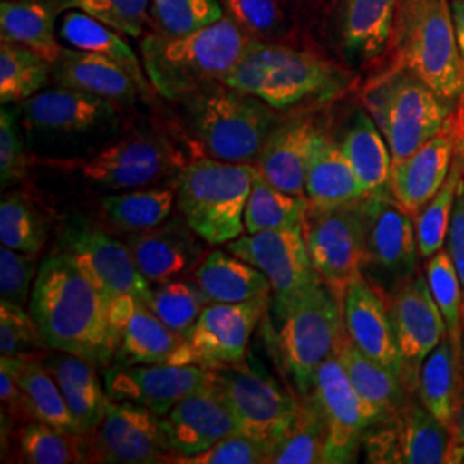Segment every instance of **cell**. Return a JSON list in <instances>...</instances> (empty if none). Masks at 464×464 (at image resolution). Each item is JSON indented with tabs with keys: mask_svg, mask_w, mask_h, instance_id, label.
I'll return each mask as SVG.
<instances>
[{
	"mask_svg": "<svg viewBox=\"0 0 464 464\" xmlns=\"http://www.w3.org/2000/svg\"><path fill=\"white\" fill-rule=\"evenodd\" d=\"M19 387L26 418L82 435L78 423L67 406L64 394L61 392L44 360H38L34 354L26 362L21 372Z\"/></svg>",
	"mask_w": 464,
	"mask_h": 464,
	"instance_id": "ab89813d",
	"label": "cell"
},
{
	"mask_svg": "<svg viewBox=\"0 0 464 464\" xmlns=\"http://www.w3.org/2000/svg\"><path fill=\"white\" fill-rule=\"evenodd\" d=\"M392 44L399 64L442 99H463L464 72L449 0H399Z\"/></svg>",
	"mask_w": 464,
	"mask_h": 464,
	"instance_id": "52a82bcc",
	"label": "cell"
},
{
	"mask_svg": "<svg viewBox=\"0 0 464 464\" xmlns=\"http://www.w3.org/2000/svg\"><path fill=\"white\" fill-rule=\"evenodd\" d=\"M310 201L306 197L285 193L268 183L258 172L255 174L253 188L245 208V229L248 234L303 227Z\"/></svg>",
	"mask_w": 464,
	"mask_h": 464,
	"instance_id": "60d3db41",
	"label": "cell"
},
{
	"mask_svg": "<svg viewBox=\"0 0 464 464\" xmlns=\"http://www.w3.org/2000/svg\"><path fill=\"white\" fill-rule=\"evenodd\" d=\"M42 360L64 394L80 433L86 435L97 429L109 402V396L97 375V366L63 351Z\"/></svg>",
	"mask_w": 464,
	"mask_h": 464,
	"instance_id": "836d02e7",
	"label": "cell"
},
{
	"mask_svg": "<svg viewBox=\"0 0 464 464\" xmlns=\"http://www.w3.org/2000/svg\"><path fill=\"white\" fill-rule=\"evenodd\" d=\"M448 251L464 289V179L458 191L448 234Z\"/></svg>",
	"mask_w": 464,
	"mask_h": 464,
	"instance_id": "6f0895ef",
	"label": "cell"
},
{
	"mask_svg": "<svg viewBox=\"0 0 464 464\" xmlns=\"http://www.w3.org/2000/svg\"><path fill=\"white\" fill-rule=\"evenodd\" d=\"M36 272V255L17 249L0 248V296L4 301L24 306L32 295Z\"/></svg>",
	"mask_w": 464,
	"mask_h": 464,
	"instance_id": "11a10c76",
	"label": "cell"
},
{
	"mask_svg": "<svg viewBox=\"0 0 464 464\" xmlns=\"http://www.w3.org/2000/svg\"><path fill=\"white\" fill-rule=\"evenodd\" d=\"M335 354L356 392L375 406L382 415L398 411L411 398L402 379L363 354L349 339L348 332L343 334Z\"/></svg>",
	"mask_w": 464,
	"mask_h": 464,
	"instance_id": "8d00e7d4",
	"label": "cell"
},
{
	"mask_svg": "<svg viewBox=\"0 0 464 464\" xmlns=\"http://www.w3.org/2000/svg\"><path fill=\"white\" fill-rule=\"evenodd\" d=\"M463 179V157L458 141V149L452 167L449 170L448 179L435 193V197L413 217L420 256L430 258L435 253L444 249L458 191Z\"/></svg>",
	"mask_w": 464,
	"mask_h": 464,
	"instance_id": "7bdbcfd3",
	"label": "cell"
},
{
	"mask_svg": "<svg viewBox=\"0 0 464 464\" xmlns=\"http://www.w3.org/2000/svg\"><path fill=\"white\" fill-rule=\"evenodd\" d=\"M431 298L439 306L449 337L461 351L464 335V289L448 249H440L425 266Z\"/></svg>",
	"mask_w": 464,
	"mask_h": 464,
	"instance_id": "bcb514c9",
	"label": "cell"
},
{
	"mask_svg": "<svg viewBox=\"0 0 464 464\" xmlns=\"http://www.w3.org/2000/svg\"><path fill=\"white\" fill-rule=\"evenodd\" d=\"M30 315L45 348L80 356L103 372L114 363L117 341L109 299L66 253H53L42 262Z\"/></svg>",
	"mask_w": 464,
	"mask_h": 464,
	"instance_id": "6da1fadb",
	"label": "cell"
},
{
	"mask_svg": "<svg viewBox=\"0 0 464 464\" xmlns=\"http://www.w3.org/2000/svg\"><path fill=\"white\" fill-rule=\"evenodd\" d=\"M105 392L111 401L145 406L155 415H166L181 399L212 383V370L199 365H121L105 372Z\"/></svg>",
	"mask_w": 464,
	"mask_h": 464,
	"instance_id": "7402d4cb",
	"label": "cell"
},
{
	"mask_svg": "<svg viewBox=\"0 0 464 464\" xmlns=\"http://www.w3.org/2000/svg\"><path fill=\"white\" fill-rule=\"evenodd\" d=\"M226 16L255 42H268L285 32L279 0H220Z\"/></svg>",
	"mask_w": 464,
	"mask_h": 464,
	"instance_id": "816d5d0a",
	"label": "cell"
},
{
	"mask_svg": "<svg viewBox=\"0 0 464 464\" xmlns=\"http://www.w3.org/2000/svg\"><path fill=\"white\" fill-rule=\"evenodd\" d=\"M34 356V353L24 354H13V356H2L0 358V401H2V418L11 421L26 418L23 399H21V387L19 379L21 372L26 365V362Z\"/></svg>",
	"mask_w": 464,
	"mask_h": 464,
	"instance_id": "9f6ffc18",
	"label": "cell"
},
{
	"mask_svg": "<svg viewBox=\"0 0 464 464\" xmlns=\"http://www.w3.org/2000/svg\"><path fill=\"white\" fill-rule=\"evenodd\" d=\"M191 276L212 303H243L272 293L262 270L224 249L210 251Z\"/></svg>",
	"mask_w": 464,
	"mask_h": 464,
	"instance_id": "e575fe53",
	"label": "cell"
},
{
	"mask_svg": "<svg viewBox=\"0 0 464 464\" xmlns=\"http://www.w3.org/2000/svg\"><path fill=\"white\" fill-rule=\"evenodd\" d=\"M450 431H452V440L454 442L464 444V402L463 406L459 408V411H458V416L454 420V425H452Z\"/></svg>",
	"mask_w": 464,
	"mask_h": 464,
	"instance_id": "91938a15",
	"label": "cell"
},
{
	"mask_svg": "<svg viewBox=\"0 0 464 464\" xmlns=\"http://www.w3.org/2000/svg\"><path fill=\"white\" fill-rule=\"evenodd\" d=\"M458 149V126L450 119L448 126L435 134L410 157L392 162L391 197L415 217L448 179Z\"/></svg>",
	"mask_w": 464,
	"mask_h": 464,
	"instance_id": "484cf974",
	"label": "cell"
},
{
	"mask_svg": "<svg viewBox=\"0 0 464 464\" xmlns=\"http://www.w3.org/2000/svg\"><path fill=\"white\" fill-rule=\"evenodd\" d=\"M49 234L47 217L34 199L23 191L4 195L0 203V243L2 246L38 255Z\"/></svg>",
	"mask_w": 464,
	"mask_h": 464,
	"instance_id": "ee69618b",
	"label": "cell"
},
{
	"mask_svg": "<svg viewBox=\"0 0 464 464\" xmlns=\"http://www.w3.org/2000/svg\"><path fill=\"white\" fill-rule=\"evenodd\" d=\"M399 0H344L341 38L351 63L377 61L392 42Z\"/></svg>",
	"mask_w": 464,
	"mask_h": 464,
	"instance_id": "4dcf8cb0",
	"label": "cell"
},
{
	"mask_svg": "<svg viewBox=\"0 0 464 464\" xmlns=\"http://www.w3.org/2000/svg\"><path fill=\"white\" fill-rule=\"evenodd\" d=\"M83 437L86 463L155 464L176 459L160 416L134 402L109 399L99 427Z\"/></svg>",
	"mask_w": 464,
	"mask_h": 464,
	"instance_id": "2e32d148",
	"label": "cell"
},
{
	"mask_svg": "<svg viewBox=\"0 0 464 464\" xmlns=\"http://www.w3.org/2000/svg\"><path fill=\"white\" fill-rule=\"evenodd\" d=\"M17 449L23 463H86L84 437L32 420L17 433Z\"/></svg>",
	"mask_w": 464,
	"mask_h": 464,
	"instance_id": "f6af8a7d",
	"label": "cell"
},
{
	"mask_svg": "<svg viewBox=\"0 0 464 464\" xmlns=\"http://www.w3.org/2000/svg\"><path fill=\"white\" fill-rule=\"evenodd\" d=\"M456 126H458V141H459V150H461V157H463V174H464V109L463 116L459 114L456 119Z\"/></svg>",
	"mask_w": 464,
	"mask_h": 464,
	"instance_id": "6125c7cd",
	"label": "cell"
},
{
	"mask_svg": "<svg viewBox=\"0 0 464 464\" xmlns=\"http://www.w3.org/2000/svg\"><path fill=\"white\" fill-rule=\"evenodd\" d=\"M186 164L183 151L167 134L141 130L117 136L95 155L67 167L80 169L84 179L97 188L124 191L147 188L170 176L176 179Z\"/></svg>",
	"mask_w": 464,
	"mask_h": 464,
	"instance_id": "30bf717a",
	"label": "cell"
},
{
	"mask_svg": "<svg viewBox=\"0 0 464 464\" xmlns=\"http://www.w3.org/2000/svg\"><path fill=\"white\" fill-rule=\"evenodd\" d=\"M389 308L402 362L401 379L410 396H415L421 365L448 335V327L431 298L427 277L420 272L399 289Z\"/></svg>",
	"mask_w": 464,
	"mask_h": 464,
	"instance_id": "ffe728a7",
	"label": "cell"
},
{
	"mask_svg": "<svg viewBox=\"0 0 464 464\" xmlns=\"http://www.w3.org/2000/svg\"><path fill=\"white\" fill-rule=\"evenodd\" d=\"M45 348L30 312L23 306L4 301L0 303V354L13 356Z\"/></svg>",
	"mask_w": 464,
	"mask_h": 464,
	"instance_id": "f5cc1de1",
	"label": "cell"
},
{
	"mask_svg": "<svg viewBox=\"0 0 464 464\" xmlns=\"http://www.w3.org/2000/svg\"><path fill=\"white\" fill-rule=\"evenodd\" d=\"M363 277L387 303L418 274L415 220L392 197H365Z\"/></svg>",
	"mask_w": 464,
	"mask_h": 464,
	"instance_id": "7c38bea8",
	"label": "cell"
},
{
	"mask_svg": "<svg viewBox=\"0 0 464 464\" xmlns=\"http://www.w3.org/2000/svg\"><path fill=\"white\" fill-rule=\"evenodd\" d=\"M183 103L195 141L208 157L226 162H255L282 121L264 100L222 82L201 88Z\"/></svg>",
	"mask_w": 464,
	"mask_h": 464,
	"instance_id": "5b68a950",
	"label": "cell"
},
{
	"mask_svg": "<svg viewBox=\"0 0 464 464\" xmlns=\"http://www.w3.org/2000/svg\"><path fill=\"white\" fill-rule=\"evenodd\" d=\"M363 103L389 145L392 162L410 157L452 119L448 100L401 64L368 83Z\"/></svg>",
	"mask_w": 464,
	"mask_h": 464,
	"instance_id": "ba28073f",
	"label": "cell"
},
{
	"mask_svg": "<svg viewBox=\"0 0 464 464\" xmlns=\"http://www.w3.org/2000/svg\"><path fill=\"white\" fill-rule=\"evenodd\" d=\"M256 166L212 157L189 160L176 176V201L186 224L203 243L218 246L243 236L245 208Z\"/></svg>",
	"mask_w": 464,
	"mask_h": 464,
	"instance_id": "8992f818",
	"label": "cell"
},
{
	"mask_svg": "<svg viewBox=\"0 0 464 464\" xmlns=\"http://www.w3.org/2000/svg\"><path fill=\"white\" fill-rule=\"evenodd\" d=\"M251 36L231 17L193 34H145L141 63L153 90L164 99L183 102L201 88L224 82L248 50Z\"/></svg>",
	"mask_w": 464,
	"mask_h": 464,
	"instance_id": "3957f363",
	"label": "cell"
},
{
	"mask_svg": "<svg viewBox=\"0 0 464 464\" xmlns=\"http://www.w3.org/2000/svg\"><path fill=\"white\" fill-rule=\"evenodd\" d=\"M63 13L61 0H2L0 36L53 64L64 49L57 34V19Z\"/></svg>",
	"mask_w": 464,
	"mask_h": 464,
	"instance_id": "f546056e",
	"label": "cell"
},
{
	"mask_svg": "<svg viewBox=\"0 0 464 464\" xmlns=\"http://www.w3.org/2000/svg\"><path fill=\"white\" fill-rule=\"evenodd\" d=\"M303 236L320 279L343 301L349 285L363 277V198L329 207H308Z\"/></svg>",
	"mask_w": 464,
	"mask_h": 464,
	"instance_id": "8fae6325",
	"label": "cell"
},
{
	"mask_svg": "<svg viewBox=\"0 0 464 464\" xmlns=\"http://www.w3.org/2000/svg\"><path fill=\"white\" fill-rule=\"evenodd\" d=\"M452 442V431L411 396L366 430L363 449L368 463L442 464Z\"/></svg>",
	"mask_w": 464,
	"mask_h": 464,
	"instance_id": "ac0fdd59",
	"label": "cell"
},
{
	"mask_svg": "<svg viewBox=\"0 0 464 464\" xmlns=\"http://www.w3.org/2000/svg\"><path fill=\"white\" fill-rule=\"evenodd\" d=\"M315 133L316 128L308 119L281 121L255 160L258 172L282 191L306 197L304 178Z\"/></svg>",
	"mask_w": 464,
	"mask_h": 464,
	"instance_id": "83f0119b",
	"label": "cell"
},
{
	"mask_svg": "<svg viewBox=\"0 0 464 464\" xmlns=\"http://www.w3.org/2000/svg\"><path fill=\"white\" fill-rule=\"evenodd\" d=\"M312 396L327 429L324 463H354L366 430L385 416L356 392L335 353L318 368Z\"/></svg>",
	"mask_w": 464,
	"mask_h": 464,
	"instance_id": "e0dca14e",
	"label": "cell"
},
{
	"mask_svg": "<svg viewBox=\"0 0 464 464\" xmlns=\"http://www.w3.org/2000/svg\"><path fill=\"white\" fill-rule=\"evenodd\" d=\"M304 195L310 207L316 208L337 207L366 197L339 143L320 130H316L306 166Z\"/></svg>",
	"mask_w": 464,
	"mask_h": 464,
	"instance_id": "f1b7e54d",
	"label": "cell"
},
{
	"mask_svg": "<svg viewBox=\"0 0 464 464\" xmlns=\"http://www.w3.org/2000/svg\"><path fill=\"white\" fill-rule=\"evenodd\" d=\"M52 80L59 86L82 90L119 105H130L149 95L150 90L149 84L141 83L116 61L69 47L52 64Z\"/></svg>",
	"mask_w": 464,
	"mask_h": 464,
	"instance_id": "4316f807",
	"label": "cell"
},
{
	"mask_svg": "<svg viewBox=\"0 0 464 464\" xmlns=\"http://www.w3.org/2000/svg\"><path fill=\"white\" fill-rule=\"evenodd\" d=\"M450 7H452V17H454L456 44H458V50H459V57H461V64H463L464 72V0H452V2H450Z\"/></svg>",
	"mask_w": 464,
	"mask_h": 464,
	"instance_id": "680465c9",
	"label": "cell"
},
{
	"mask_svg": "<svg viewBox=\"0 0 464 464\" xmlns=\"http://www.w3.org/2000/svg\"><path fill=\"white\" fill-rule=\"evenodd\" d=\"M270 303V295L243 303H210L186 334L195 363L214 370L243 362L249 339Z\"/></svg>",
	"mask_w": 464,
	"mask_h": 464,
	"instance_id": "44dd1931",
	"label": "cell"
},
{
	"mask_svg": "<svg viewBox=\"0 0 464 464\" xmlns=\"http://www.w3.org/2000/svg\"><path fill=\"white\" fill-rule=\"evenodd\" d=\"M343 316L354 346L401 377L402 362L389 303L365 277L353 282L346 289Z\"/></svg>",
	"mask_w": 464,
	"mask_h": 464,
	"instance_id": "d4e9b609",
	"label": "cell"
},
{
	"mask_svg": "<svg viewBox=\"0 0 464 464\" xmlns=\"http://www.w3.org/2000/svg\"><path fill=\"white\" fill-rule=\"evenodd\" d=\"M277 351L301 396L315 385L316 372L332 356L346 331L343 301L322 282L279 318Z\"/></svg>",
	"mask_w": 464,
	"mask_h": 464,
	"instance_id": "9c48e42d",
	"label": "cell"
},
{
	"mask_svg": "<svg viewBox=\"0 0 464 464\" xmlns=\"http://www.w3.org/2000/svg\"><path fill=\"white\" fill-rule=\"evenodd\" d=\"M241 433L268 440L295 415L299 401L287 392L256 360H243L212 370Z\"/></svg>",
	"mask_w": 464,
	"mask_h": 464,
	"instance_id": "9a60e30c",
	"label": "cell"
},
{
	"mask_svg": "<svg viewBox=\"0 0 464 464\" xmlns=\"http://www.w3.org/2000/svg\"><path fill=\"white\" fill-rule=\"evenodd\" d=\"M201 241L183 216L147 231L130 232L124 239L140 272L157 285L193 274L205 258Z\"/></svg>",
	"mask_w": 464,
	"mask_h": 464,
	"instance_id": "cb8c5ba5",
	"label": "cell"
},
{
	"mask_svg": "<svg viewBox=\"0 0 464 464\" xmlns=\"http://www.w3.org/2000/svg\"><path fill=\"white\" fill-rule=\"evenodd\" d=\"M17 105L32 159L57 166L95 155L122 128L119 103L59 84Z\"/></svg>",
	"mask_w": 464,
	"mask_h": 464,
	"instance_id": "7a4b0ae2",
	"label": "cell"
},
{
	"mask_svg": "<svg viewBox=\"0 0 464 464\" xmlns=\"http://www.w3.org/2000/svg\"><path fill=\"white\" fill-rule=\"evenodd\" d=\"M210 303L197 282L174 279L153 289L149 308L169 329L186 335Z\"/></svg>",
	"mask_w": 464,
	"mask_h": 464,
	"instance_id": "7dc6e473",
	"label": "cell"
},
{
	"mask_svg": "<svg viewBox=\"0 0 464 464\" xmlns=\"http://www.w3.org/2000/svg\"><path fill=\"white\" fill-rule=\"evenodd\" d=\"M63 9H78L119 34L140 38L149 23L150 0H61Z\"/></svg>",
	"mask_w": 464,
	"mask_h": 464,
	"instance_id": "f907efd6",
	"label": "cell"
},
{
	"mask_svg": "<svg viewBox=\"0 0 464 464\" xmlns=\"http://www.w3.org/2000/svg\"><path fill=\"white\" fill-rule=\"evenodd\" d=\"M348 76L306 50L251 42L222 83L264 100L276 111H291L337 97Z\"/></svg>",
	"mask_w": 464,
	"mask_h": 464,
	"instance_id": "277c9868",
	"label": "cell"
},
{
	"mask_svg": "<svg viewBox=\"0 0 464 464\" xmlns=\"http://www.w3.org/2000/svg\"><path fill=\"white\" fill-rule=\"evenodd\" d=\"M184 464H266L268 444L264 440L236 431L222 439L214 448L199 452L193 458H183Z\"/></svg>",
	"mask_w": 464,
	"mask_h": 464,
	"instance_id": "db71d44e",
	"label": "cell"
},
{
	"mask_svg": "<svg viewBox=\"0 0 464 464\" xmlns=\"http://www.w3.org/2000/svg\"><path fill=\"white\" fill-rule=\"evenodd\" d=\"M52 64L34 50L13 42L0 44V102L21 103L45 88Z\"/></svg>",
	"mask_w": 464,
	"mask_h": 464,
	"instance_id": "b9f144b4",
	"label": "cell"
},
{
	"mask_svg": "<svg viewBox=\"0 0 464 464\" xmlns=\"http://www.w3.org/2000/svg\"><path fill=\"white\" fill-rule=\"evenodd\" d=\"M227 251L266 274L277 318L324 282L312 264L303 227L246 234L229 241Z\"/></svg>",
	"mask_w": 464,
	"mask_h": 464,
	"instance_id": "5bb4252c",
	"label": "cell"
},
{
	"mask_svg": "<svg viewBox=\"0 0 464 464\" xmlns=\"http://www.w3.org/2000/svg\"><path fill=\"white\" fill-rule=\"evenodd\" d=\"M327 429L312 394L303 396L298 410L268 440V464L324 463Z\"/></svg>",
	"mask_w": 464,
	"mask_h": 464,
	"instance_id": "d590c367",
	"label": "cell"
},
{
	"mask_svg": "<svg viewBox=\"0 0 464 464\" xmlns=\"http://www.w3.org/2000/svg\"><path fill=\"white\" fill-rule=\"evenodd\" d=\"M160 425L169 448L176 454L174 463L205 452L239 431L227 401L214 382L172 406L160 416Z\"/></svg>",
	"mask_w": 464,
	"mask_h": 464,
	"instance_id": "603a6c76",
	"label": "cell"
},
{
	"mask_svg": "<svg viewBox=\"0 0 464 464\" xmlns=\"http://www.w3.org/2000/svg\"><path fill=\"white\" fill-rule=\"evenodd\" d=\"M224 16L220 0H150V32L153 34H193Z\"/></svg>",
	"mask_w": 464,
	"mask_h": 464,
	"instance_id": "c3c4849f",
	"label": "cell"
},
{
	"mask_svg": "<svg viewBox=\"0 0 464 464\" xmlns=\"http://www.w3.org/2000/svg\"><path fill=\"white\" fill-rule=\"evenodd\" d=\"M366 197H391L392 155L379 126L366 111H356L339 141Z\"/></svg>",
	"mask_w": 464,
	"mask_h": 464,
	"instance_id": "1f68e13d",
	"label": "cell"
},
{
	"mask_svg": "<svg viewBox=\"0 0 464 464\" xmlns=\"http://www.w3.org/2000/svg\"><path fill=\"white\" fill-rule=\"evenodd\" d=\"M109 314L117 341L114 363L197 365L186 335L169 329L140 299H112L109 301Z\"/></svg>",
	"mask_w": 464,
	"mask_h": 464,
	"instance_id": "d6986e66",
	"label": "cell"
},
{
	"mask_svg": "<svg viewBox=\"0 0 464 464\" xmlns=\"http://www.w3.org/2000/svg\"><path fill=\"white\" fill-rule=\"evenodd\" d=\"M57 34L64 47L83 50L112 59L117 64L126 67L143 84H149L143 63L138 59L134 50L121 36L122 34L107 26L95 17L88 16L78 9H67L57 23Z\"/></svg>",
	"mask_w": 464,
	"mask_h": 464,
	"instance_id": "74e56055",
	"label": "cell"
},
{
	"mask_svg": "<svg viewBox=\"0 0 464 464\" xmlns=\"http://www.w3.org/2000/svg\"><path fill=\"white\" fill-rule=\"evenodd\" d=\"M59 248L109 301L134 296L149 306L151 284L134 264L128 245L95 222L82 216L67 218L59 231Z\"/></svg>",
	"mask_w": 464,
	"mask_h": 464,
	"instance_id": "4fadbf2b",
	"label": "cell"
},
{
	"mask_svg": "<svg viewBox=\"0 0 464 464\" xmlns=\"http://www.w3.org/2000/svg\"><path fill=\"white\" fill-rule=\"evenodd\" d=\"M176 188H136L105 195L102 216L119 231L140 232L164 224L176 205Z\"/></svg>",
	"mask_w": 464,
	"mask_h": 464,
	"instance_id": "f35d334b",
	"label": "cell"
},
{
	"mask_svg": "<svg viewBox=\"0 0 464 464\" xmlns=\"http://www.w3.org/2000/svg\"><path fill=\"white\" fill-rule=\"evenodd\" d=\"M32 162L21 124L17 103H5L0 111V181L2 188L21 183Z\"/></svg>",
	"mask_w": 464,
	"mask_h": 464,
	"instance_id": "681fc988",
	"label": "cell"
},
{
	"mask_svg": "<svg viewBox=\"0 0 464 464\" xmlns=\"http://www.w3.org/2000/svg\"><path fill=\"white\" fill-rule=\"evenodd\" d=\"M461 373H463V385H464V335H463V346H461Z\"/></svg>",
	"mask_w": 464,
	"mask_h": 464,
	"instance_id": "be15d7a7",
	"label": "cell"
},
{
	"mask_svg": "<svg viewBox=\"0 0 464 464\" xmlns=\"http://www.w3.org/2000/svg\"><path fill=\"white\" fill-rule=\"evenodd\" d=\"M416 396L431 415L449 430L452 429L458 411L463 406L464 385L461 351L456 348L449 334L423 362L418 375Z\"/></svg>",
	"mask_w": 464,
	"mask_h": 464,
	"instance_id": "d6a6232c",
	"label": "cell"
},
{
	"mask_svg": "<svg viewBox=\"0 0 464 464\" xmlns=\"http://www.w3.org/2000/svg\"><path fill=\"white\" fill-rule=\"evenodd\" d=\"M449 463L464 464V444H461V442H452L450 454H449Z\"/></svg>",
	"mask_w": 464,
	"mask_h": 464,
	"instance_id": "94428289",
	"label": "cell"
}]
</instances>
